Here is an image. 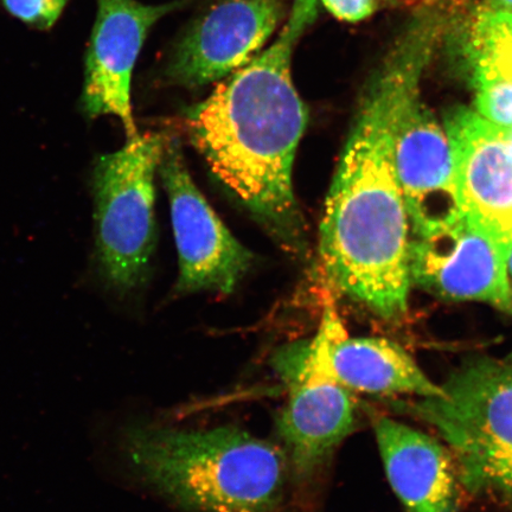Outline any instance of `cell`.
<instances>
[{
	"mask_svg": "<svg viewBox=\"0 0 512 512\" xmlns=\"http://www.w3.org/2000/svg\"><path fill=\"white\" fill-rule=\"evenodd\" d=\"M508 235L510 236V238L512 239V227L510 229V232L508 233Z\"/></svg>",
	"mask_w": 512,
	"mask_h": 512,
	"instance_id": "obj_22",
	"label": "cell"
},
{
	"mask_svg": "<svg viewBox=\"0 0 512 512\" xmlns=\"http://www.w3.org/2000/svg\"><path fill=\"white\" fill-rule=\"evenodd\" d=\"M496 10L512 11V0H491Z\"/></svg>",
	"mask_w": 512,
	"mask_h": 512,
	"instance_id": "obj_19",
	"label": "cell"
},
{
	"mask_svg": "<svg viewBox=\"0 0 512 512\" xmlns=\"http://www.w3.org/2000/svg\"><path fill=\"white\" fill-rule=\"evenodd\" d=\"M471 56L475 73L512 79V11H485L478 16Z\"/></svg>",
	"mask_w": 512,
	"mask_h": 512,
	"instance_id": "obj_15",
	"label": "cell"
},
{
	"mask_svg": "<svg viewBox=\"0 0 512 512\" xmlns=\"http://www.w3.org/2000/svg\"><path fill=\"white\" fill-rule=\"evenodd\" d=\"M508 271L512 274V239L509 236V248H508Z\"/></svg>",
	"mask_w": 512,
	"mask_h": 512,
	"instance_id": "obj_20",
	"label": "cell"
},
{
	"mask_svg": "<svg viewBox=\"0 0 512 512\" xmlns=\"http://www.w3.org/2000/svg\"><path fill=\"white\" fill-rule=\"evenodd\" d=\"M159 174L169 197L179 261L176 293H232L254 256L242 245L198 190L181 146L166 136Z\"/></svg>",
	"mask_w": 512,
	"mask_h": 512,
	"instance_id": "obj_7",
	"label": "cell"
},
{
	"mask_svg": "<svg viewBox=\"0 0 512 512\" xmlns=\"http://www.w3.org/2000/svg\"><path fill=\"white\" fill-rule=\"evenodd\" d=\"M96 471L185 512H284L291 475L283 448L236 426L179 428L96 413Z\"/></svg>",
	"mask_w": 512,
	"mask_h": 512,
	"instance_id": "obj_3",
	"label": "cell"
},
{
	"mask_svg": "<svg viewBox=\"0 0 512 512\" xmlns=\"http://www.w3.org/2000/svg\"><path fill=\"white\" fill-rule=\"evenodd\" d=\"M307 376L367 394L420 399L444 394L400 345L384 338H349L331 299L325 305L317 336L303 341L302 362L285 383Z\"/></svg>",
	"mask_w": 512,
	"mask_h": 512,
	"instance_id": "obj_9",
	"label": "cell"
},
{
	"mask_svg": "<svg viewBox=\"0 0 512 512\" xmlns=\"http://www.w3.org/2000/svg\"><path fill=\"white\" fill-rule=\"evenodd\" d=\"M319 0H294L283 30L264 53L189 108L185 127L213 174L288 253L306 252V226L293 164L309 112L291 73L300 37Z\"/></svg>",
	"mask_w": 512,
	"mask_h": 512,
	"instance_id": "obj_1",
	"label": "cell"
},
{
	"mask_svg": "<svg viewBox=\"0 0 512 512\" xmlns=\"http://www.w3.org/2000/svg\"><path fill=\"white\" fill-rule=\"evenodd\" d=\"M339 21L360 22L373 15L380 0H319Z\"/></svg>",
	"mask_w": 512,
	"mask_h": 512,
	"instance_id": "obj_18",
	"label": "cell"
},
{
	"mask_svg": "<svg viewBox=\"0 0 512 512\" xmlns=\"http://www.w3.org/2000/svg\"><path fill=\"white\" fill-rule=\"evenodd\" d=\"M401 64L395 50L364 94L319 230L326 284L384 319L405 315L411 278L409 216L394 158Z\"/></svg>",
	"mask_w": 512,
	"mask_h": 512,
	"instance_id": "obj_2",
	"label": "cell"
},
{
	"mask_svg": "<svg viewBox=\"0 0 512 512\" xmlns=\"http://www.w3.org/2000/svg\"><path fill=\"white\" fill-rule=\"evenodd\" d=\"M441 388L439 398L400 402L398 408L451 446L467 489L512 502V352L465 361Z\"/></svg>",
	"mask_w": 512,
	"mask_h": 512,
	"instance_id": "obj_4",
	"label": "cell"
},
{
	"mask_svg": "<svg viewBox=\"0 0 512 512\" xmlns=\"http://www.w3.org/2000/svg\"><path fill=\"white\" fill-rule=\"evenodd\" d=\"M435 38L431 30L414 28L400 43L402 69L393 118L396 175L419 238L451 226L464 213L447 134L418 94Z\"/></svg>",
	"mask_w": 512,
	"mask_h": 512,
	"instance_id": "obj_6",
	"label": "cell"
},
{
	"mask_svg": "<svg viewBox=\"0 0 512 512\" xmlns=\"http://www.w3.org/2000/svg\"><path fill=\"white\" fill-rule=\"evenodd\" d=\"M446 132L463 211L508 234L512 227V144L503 128L478 112L459 108L448 114Z\"/></svg>",
	"mask_w": 512,
	"mask_h": 512,
	"instance_id": "obj_12",
	"label": "cell"
},
{
	"mask_svg": "<svg viewBox=\"0 0 512 512\" xmlns=\"http://www.w3.org/2000/svg\"><path fill=\"white\" fill-rule=\"evenodd\" d=\"M508 248V234L464 211L451 226L414 243L411 273L441 297L482 300L512 315Z\"/></svg>",
	"mask_w": 512,
	"mask_h": 512,
	"instance_id": "obj_8",
	"label": "cell"
},
{
	"mask_svg": "<svg viewBox=\"0 0 512 512\" xmlns=\"http://www.w3.org/2000/svg\"><path fill=\"white\" fill-rule=\"evenodd\" d=\"M384 469L406 512H457V467L437 440L401 422L374 421Z\"/></svg>",
	"mask_w": 512,
	"mask_h": 512,
	"instance_id": "obj_14",
	"label": "cell"
},
{
	"mask_svg": "<svg viewBox=\"0 0 512 512\" xmlns=\"http://www.w3.org/2000/svg\"><path fill=\"white\" fill-rule=\"evenodd\" d=\"M473 76L478 113L499 127H512V79L479 73Z\"/></svg>",
	"mask_w": 512,
	"mask_h": 512,
	"instance_id": "obj_16",
	"label": "cell"
},
{
	"mask_svg": "<svg viewBox=\"0 0 512 512\" xmlns=\"http://www.w3.org/2000/svg\"><path fill=\"white\" fill-rule=\"evenodd\" d=\"M68 2L69 0H2L9 14L38 30L53 28Z\"/></svg>",
	"mask_w": 512,
	"mask_h": 512,
	"instance_id": "obj_17",
	"label": "cell"
},
{
	"mask_svg": "<svg viewBox=\"0 0 512 512\" xmlns=\"http://www.w3.org/2000/svg\"><path fill=\"white\" fill-rule=\"evenodd\" d=\"M287 387L290 396L277 420L280 446L291 480L311 485L354 430L355 403L350 390L319 377H303Z\"/></svg>",
	"mask_w": 512,
	"mask_h": 512,
	"instance_id": "obj_13",
	"label": "cell"
},
{
	"mask_svg": "<svg viewBox=\"0 0 512 512\" xmlns=\"http://www.w3.org/2000/svg\"><path fill=\"white\" fill-rule=\"evenodd\" d=\"M283 17L280 0H223L178 44L169 78L188 87L226 78L254 59Z\"/></svg>",
	"mask_w": 512,
	"mask_h": 512,
	"instance_id": "obj_11",
	"label": "cell"
},
{
	"mask_svg": "<svg viewBox=\"0 0 512 512\" xmlns=\"http://www.w3.org/2000/svg\"><path fill=\"white\" fill-rule=\"evenodd\" d=\"M503 128V133H504V136L505 138H507L509 140V142L512 144V127H509V128Z\"/></svg>",
	"mask_w": 512,
	"mask_h": 512,
	"instance_id": "obj_21",
	"label": "cell"
},
{
	"mask_svg": "<svg viewBox=\"0 0 512 512\" xmlns=\"http://www.w3.org/2000/svg\"><path fill=\"white\" fill-rule=\"evenodd\" d=\"M179 5L98 0L81 94L86 118L114 115L123 123L127 139L137 136L131 101L133 70L149 31Z\"/></svg>",
	"mask_w": 512,
	"mask_h": 512,
	"instance_id": "obj_10",
	"label": "cell"
},
{
	"mask_svg": "<svg viewBox=\"0 0 512 512\" xmlns=\"http://www.w3.org/2000/svg\"><path fill=\"white\" fill-rule=\"evenodd\" d=\"M165 142L163 133H138L94 164L96 267L102 283L121 298L149 278L157 241L155 181Z\"/></svg>",
	"mask_w": 512,
	"mask_h": 512,
	"instance_id": "obj_5",
	"label": "cell"
}]
</instances>
